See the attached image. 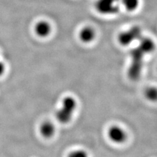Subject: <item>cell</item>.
<instances>
[{"instance_id":"obj_1","label":"cell","mask_w":157,"mask_h":157,"mask_svg":"<svg viewBox=\"0 0 157 157\" xmlns=\"http://www.w3.org/2000/svg\"><path fill=\"white\" fill-rule=\"evenodd\" d=\"M77 107V101L72 96H66L63 98L61 107L56 113V118L62 124H67L70 122Z\"/></svg>"},{"instance_id":"obj_2","label":"cell","mask_w":157,"mask_h":157,"mask_svg":"<svg viewBox=\"0 0 157 157\" xmlns=\"http://www.w3.org/2000/svg\"><path fill=\"white\" fill-rule=\"evenodd\" d=\"M107 136L110 140L115 144L124 143L127 137L126 132L118 126L110 127L107 131Z\"/></svg>"},{"instance_id":"obj_3","label":"cell","mask_w":157,"mask_h":157,"mask_svg":"<svg viewBox=\"0 0 157 157\" xmlns=\"http://www.w3.org/2000/svg\"><path fill=\"white\" fill-rule=\"evenodd\" d=\"M137 37H140V31L138 28H136L120 33L118 36V41L122 45L126 46L133 42Z\"/></svg>"},{"instance_id":"obj_4","label":"cell","mask_w":157,"mask_h":157,"mask_svg":"<svg viewBox=\"0 0 157 157\" xmlns=\"http://www.w3.org/2000/svg\"><path fill=\"white\" fill-rule=\"evenodd\" d=\"M96 7L98 12L104 14L115 13L117 10L115 0H98Z\"/></svg>"},{"instance_id":"obj_5","label":"cell","mask_w":157,"mask_h":157,"mask_svg":"<svg viewBox=\"0 0 157 157\" xmlns=\"http://www.w3.org/2000/svg\"><path fill=\"white\" fill-rule=\"evenodd\" d=\"M51 32L52 26L51 24L47 21H39L34 26V32L39 37H47Z\"/></svg>"},{"instance_id":"obj_6","label":"cell","mask_w":157,"mask_h":157,"mask_svg":"<svg viewBox=\"0 0 157 157\" xmlns=\"http://www.w3.org/2000/svg\"><path fill=\"white\" fill-rule=\"evenodd\" d=\"M96 37L95 29L91 26H85L82 27L78 33V37L84 43H90L94 40Z\"/></svg>"},{"instance_id":"obj_7","label":"cell","mask_w":157,"mask_h":157,"mask_svg":"<svg viewBox=\"0 0 157 157\" xmlns=\"http://www.w3.org/2000/svg\"><path fill=\"white\" fill-rule=\"evenodd\" d=\"M56 132L55 126L50 121H45L39 126V132L43 137L49 139L53 137Z\"/></svg>"},{"instance_id":"obj_8","label":"cell","mask_w":157,"mask_h":157,"mask_svg":"<svg viewBox=\"0 0 157 157\" xmlns=\"http://www.w3.org/2000/svg\"><path fill=\"white\" fill-rule=\"evenodd\" d=\"M138 48L144 54H148L152 52L155 50V44L150 38H141Z\"/></svg>"},{"instance_id":"obj_9","label":"cell","mask_w":157,"mask_h":157,"mask_svg":"<svg viewBox=\"0 0 157 157\" xmlns=\"http://www.w3.org/2000/svg\"><path fill=\"white\" fill-rule=\"evenodd\" d=\"M122 5L127 11L134 12L140 6V0H122Z\"/></svg>"},{"instance_id":"obj_10","label":"cell","mask_w":157,"mask_h":157,"mask_svg":"<svg viewBox=\"0 0 157 157\" xmlns=\"http://www.w3.org/2000/svg\"><path fill=\"white\" fill-rule=\"evenodd\" d=\"M144 95L147 100L153 102L157 101V88L154 86L148 87L145 90Z\"/></svg>"},{"instance_id":"obj_11","label":"cell","mask_w":157,"mask_h":157,"mask_svg":"<svg viewBox=\"0 0 157 157\" xmlns=\"http://www.w3.org/2000/svg\"><path fill=\"white\" fill-rule=\"evenodd\" d=\"M67 157H88L86 151L83 150H75L69 153Z\"/></svg>"},{"instance_id":"obj_12","label":"cell","mask_w":157,"mask_h":157,"mask_svg":"<svg viewBox=\"0 0 157 157\" xmlns=\"http://www.w3.org/2000/svg\"><path fill=\"white\" fill-rule=\"evenodd\" d=\"M5 71H6V65L3 62H0V77L3 75Z\"/></svg>"}]
</instances>
